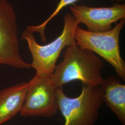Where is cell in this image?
Wrapping results in <instances>:
<instances>
[{
	"label": "cell",
	"mask_w": 125,
	"mask_h": 125,
	"mask_svg": "<svg viewBox=\"0 0 125 125\" xmlns=\"http://www.w3.org/2000/svg\"><path fill=\"white\" fill-rule=\"evenodd\" d=\"M104 62L95 53L82 48L76 41L67 47L62 61L56 65L52 78L58 87L74 81L93 86H101L104 79Z\"/></svg>",
	"instance_id": "6da1fadb"
},
{
	"label": "cell",
	"mask_w": 125,
	"mask_h": 125,
	"mask_svg": "<svg viewBox=\"0 0 125 125\" xmlns=\"http://www.w3.org/2000/svg\"><path fill=\"white\" fill-rule=\"evenodd\" d=\"M63 22L62 33L45 45L37 42L33 33L27 29L23 32L21 38L27 41L32 57L31 67L35 70L37 75L52 76L62 50L75 41L74 32L79 23L72 13L65 15Z\"/></svg>",
	"instance_id": "7a4b0ae2"
},
{
	"label": "cell",
	"mask_w": 125,
	"mask_h": 125,
	"mask_svg": "<svg viewBox=\"0 0 125 125\" xmlns=\"http://www.w3.org/2000/svg\"><path fill=\"white\" fill-rule=\"evenodd\" d=\"M58 110L64 119L63 125H95L100 108L104 102L101 86L83 83L80 94L68 96L62 87L57 90Z\"/></svg>",
	"instance_id": "3957f363"
},
{
	"label": "cell",
	"mask_w": 125,
	"mask_h": 125,
	"mask_svg": "<svg viewBox=\"0 0 125 125\" xmlns=\"http://www.w3.org/2000/svg\"><path fill=\"white\" fill-rule=\"evenodd\" d=\"M125 23V19L121 20L110 30L103 32H92L77 26L74 32L75 40L78 45L105 59L123 81L125 80V62L121 56L120 37Z\"/></svg>",
	"instance_id": "277c9868"
},
{
	"label": "cell",
	"mask_w": 125,
	"mask_h": 125,
	"mask_svg": "<svg viewBox=\"0 0 125 125\" xmlns=\"http://www.w3.org/2000/svg\"><path fill=\"white\" fill-rule=\"evenodd\" d=\"M58 88L52 76L36 74L28 82L21 115L24 117L51 118L56 115L58 110Z\"/></svg>",
	"instance_id": "5b68a950"
},
{
	"label": "cell",
	"mask_w": 125,
	"mask_h": 125,
	"mask_svg": "<svg viewBox=\"0 0 125 125\" xmlns=\"http://www.w3.org/2000/svg\"><path fill=\"white\" fill-rule=\"evenodd\" d=\"M17 18L7 0H0V64L20 69L31 67L23 58L20 49Z\"/></svg>",
	"instance_id": "8992f818"
},
{
	"label": "cell",
	"mask_w": 125,
	"mask_h": 125,
	"mask_svg": "<svg viewBox=\"0 0 125 125\" xmlns=\"http://www.w3.org/2000/svg\"><path fill=\"white\" fill-rule=\"evenodd\" d=\"M70 9L79 24H83L88 31L92 32L108 31L112 28L113 23L125 18V4L119 3L101 8L73 4Z\"/></svg>",
	"instance_id": "52a82bcc"
},
{
	"label": "cell",
	"mask_w": 125,
	"mask_h": 125,
	"mask_svg": "<svg viewBox=\"0 0 125 125\" xmlns=\"http://www.w3.org/2000/svg\"><path fill=\"white\" fill-rule=\"evenodd\" d=\"M28 82H22L0 90V125L20 113Z\"/></svg>",
	"instance_id": "ba28073f"
},
{
	"label": "cell",
	"mask_w": 125,
	"mask_h": 125,
	"mask_svg": "<svg viewBox=\"0 0 125 125\" xmlns=\"http://www.w3.org/2000/svg\"><path fill=\"white\" fill-rule=\"evenodd\" d=\"M101 87L104 102L116 115L122 125H125V85L115 76L104 79Z\"/></svg>",
	"instance_id": "9c48e42d"
},
{
	"label": "cell",
	"mask_w": 125,
	"mask_h": 125,
	"mask_svg": "<svg viewBox=\"0 0 125 125\" xmlns=\"http://www.w3.org/2000/svg\"><path fill=\"white\" fill-rule=\"evenodd\" d=\"M79 0H60L58 3L57 8L51 14L48 18L46 20L41 23L40 25L37 26H29L27 28V30L31 31L32 33L38 32L40 34L41 40L43 42H45L46 41V37L45 35V30L47 24L56 17L59 13L62 10L63 8L70 5L74 4L76 2ZM116 0L118 1H123V0Z\"/></svg>",
	"instance_id": "30bf717a"
}]
</instances>
